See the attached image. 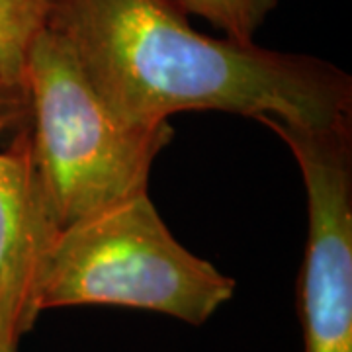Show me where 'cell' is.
Listing matches in <instances>:
<instances>
[{"mask_svg": "<svg viewBox=\"0 0 352 352\" xmlns=\"http://www.w3.org/2000/svg\"><path fill=\"white\" fill-rule=\"evenodd\" d=\"M45 28L69 43L122 122L219 110L286 124L352 122V80L311 55L280 53L194 30L173 0H50Z\"/></svg>", "mask_w": 352, "mask_h": 352, "instance_id": "obj_1", "label": "cell"}, {"mask_svg": "<svg viewBox=\"0 0 352 352\" xmlns=\"http://www.w3.org/2000/svg\"><path fill=\"white\" fill-rule=\"evenodd\" d=\"M24 87L32 155L59 231L147 192L153 161L173 139L168 122H122L45 25L25 51Z\"/></svg>", "mask_w": 352, "mask_h": 352, "instance_id": "obj_2", "label": "cell"}, {"mask_svg": "<svg viewBox=\"0 0 352 352\" xmlns=\"http://www.w3.org/2000/svg\"><path fill=\"white\" fill-rule=\"evenodd\" d=\"M233 292L231 278L173 237L143 192L55 235L38 307L120 305L204 325Z\"/></svg>", "mask_w": 352, "mask_h": 352, "instance_id": "obj_3", "label": "cell"}, {"mask_svg": "<svg viewBox=\"0 0 352 352\" xmlns=\"http://www.w3.org/2000/svg\"><path fill=\"white\" fill-rule=\"evenodd\" d=\"M289 147L307 190L300 272L305 352H352V122L305 127L263 116Z\"/></svg>", "mask_w": 352, "mask_h": 352, "instance_id": "obj_4", "label": "cell"}, {"mask_svg": "<svg viewBox=\"0 0 352 352\" xmlns=\"http://www.w3.org/2000/svg\"><path fill=\"white\" fill-rule=\"evenodd\" d=\"M57 233L25 126L0 151V327L12 339L20 340L41 314L39 278Z\"/></svg>", "mask_w": 352, "mask_h": 352, "instance_id": "obj_5", "label": "cell"}, {"mask_svg": "<svg viewBox=\"0 0 352 352\" xmlns=\"http://www.w3.org/2000/svg\"><path fill=\"white\" fill-rule=\"evenodd\" d=\"M50 0H0V78L24 85L25 51L45 24Z\"/></svg>", "mask_w": 352, "mask_h": 352, "instance_id": "obj_6", "label": "cell"}, {"mask_svg": "<svg viewBox=\"0 0 352 352\" xmlns=\"http://www.w3.org/2000/svg\"><path fill=\"white\" fill-rule=\"evenodd\" d=\"M184 14H196L219 28L226 38L252 43L278 0H173Z\"/></svg>", "mask_w": 352, "mask_h": 352, "instance_id": "obj_7", "label": "cell"}, {"mask_svg": "<svg viewBox=\"0 0 352 352\" xmlns=\"http://www.w3.org/2000/svg\"><path fill=\"white\" fill-rule=\"evenodd\" d=\"M30 122V102L24 85L0 78V135L20 131Z\"/></svg>", "mask_w": 352, "mask_h": 352, "instance_id": "obj_8", "label": "cell"}, {"mask_svg": "<svg viewBox=\"0 0 352 352\" xmlns=\"http://www.w3.org/2000/svg\"><path fill=\"white\" fill-rule=\"evenodd\" d=\"M0 352H18V340L0 327Z\"/></svg>", "mask_w": 352, "mask_h": 352, "instance_id": "obj_9", "label": "cell"}]
</instances>
